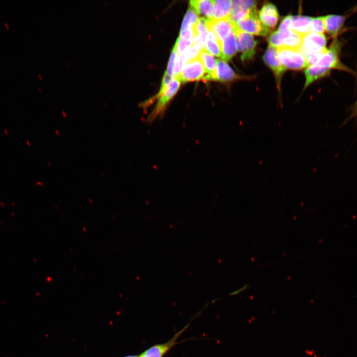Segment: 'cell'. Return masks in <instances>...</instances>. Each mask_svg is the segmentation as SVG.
Listing matches in <instances>:
<instances>
[{"label": "cell", "instance_id": "obj_18", "mask_svg": "<svg viewBox=\"0 0 357 357\" xmlns=\"http://www.w3.org/2000/svg\"><path fill=\"white\" fill-rule=\"evenodd\" d=\"M312 17L305 16H293L290 29L302 35L310 31Z\"/></svg>", "mask_w": 357, "mask_h": 357}, {"label": "cell", "instance_id": "obj_21", "mask_svg": "<svg viewBox=\"0 0 357 357\" xmlns=\"http://www.w3.org/2000/svg\"><path fill=\"white\" fill-rule=\"evenodd\" d=\"M205 51L213 56L221 57V52L218 42L214 33L209 30L205 40Z\"/></svg>", "mask_w": 357, "mask_h": 357}, {"label": "cell", "instance_id": "obj_17", "mask_svg": "<svg viewBox=\"0 0 357 357\" xmlns=\"http://www.w3.org/2000/svg\"><path fill=\"white\" fill-rule=\"evenodd\" d=\"M232 0H213V10L211 20H218L229 17Z\"/></svg>", "mask_w": 357, "mask_h": 357}, {"label": "cell", "instance_id": "obj_29", "mask_svg": "<svg viewBox=\"0 0 357 357\" xmlns=\"http://www.w3.org/2000/svg\"><path fill=\"white\" fill-rule=\"evenodd\" d=\"M249 287V284H246L244 286H243L242 288L230 293L229 295L231 296H236V295L239 294L240 293L246 290Z\"/></svg>", "mask_w": 357, "mask_h": 357}, {"label": "cell", "instance_id": "obj_12", "mask_svg": "<svg viewBox=\"0 0 357 357\" xmlns=\"http://www.w3.org/2000/svg\"><path fill=\"white\" fill-rule=\"evenodd\" d=\"M266 64L273 70L277 78L280 80L286 69L280 62L277 53V48L269 46L264 56Z\"/></svg>", "mask_w": 357, "mask_h": 357}, {"label": "cell", "instance_id": "obj_16", "mask_svg": "<svg viewBox=\"0 0 357 357\" xmlns=\"http://www.w3.org/2000/svg\"><path fill=\"white\" fill-rule=\"evenodd\" d=\"M239 77V76L236 74L225 61L217 60L216 80L222 82H228L238 79Z\"/></svg>", "mask_w": 357, "mask_h": 357}, {"label": "cell", "instance_id": "obj_19", "mask_svg": "<svg viewBox=\"0 0 357 357\" xmlns=\"http://www.w3.org/2000/svg\"><path fill=\"white\" fill-rule=\"evenodd\" d=\"M330 71L315 64L308 67L305 70V82L304 89L316 80L328 75Z\"/></svg>", "mask_w": 357, "mask_h": 357}, {"label": "cell", "instance_id": "obj_1", "mask_svg": "<svg viewBox=\"0 0 357 357\" xmlns=\"http://www.w3.org/2000/svg\"><path fill=\"white\" fill-rule=\"evenodd\" d=\"M180 84V81L177 77H173L165 85H161L158 94L140 104L141 107L146 108L155 99H157L155 107L146 119L148 122L152 123L158 118L162 116L167 105L179 89Z\"/></svg>", "mask_w": 357, "mask_h": 357}, {"label": "cell", "instance_id": "obj_24", "mask_svg": "<svg viewBox=\"0 0 357 357\" xmlns=\"http://www.w3.org/2000/svg\"><path fill=\"white\" fill-rule=\"evenodd\" d=\"M325 31L324 16L312 17L310 33L323 34Z\"/></svg>", "mask_w": 357, "mask_h": 357}, {"label": "cell", "instance_id": "obj_8", "mask_svg": "<svg viewBox=\"0 0 357 357\" xmlns=\"http://www.w3.org/2000/svg\"><path fill=\"white\" fill-rule=\"evenodd\" d=\"M209 31H212L218 43L234 30L233 24L229 17L218 20L207 18Z\"/></svg>", "mask_w": 357, "mask_h": 357}, {"label": "cell", "instance_id": "obj_9", "mask_svg": "<svg viewBox=\"0 0 357 357\" xmlns=\"http://www.w3.org/2000/svg\"><path fill=\"white\" fill-rule=\"evenodd\" d=\"M188 326V325L177 333L167 342L152 346L138 356V357H163L175 344H177L178 339Z\"/></svg>", "mask_w": 357, "mask_h": 357}, {"label": "cell", "instance_id": "obj_7", "mask_svg": "<svg viewBox=\"0 0 357 357\" xmlns=\"http://www.w3.org/2000/svg\"><path fill=\"white\" fill-rule=\"evenodd\" d=\"M256 1L247 0H232L229 18L233 26L238 21L249 15L256 9Z\"/></svg>", "mask_w": 357, "mask_h": 357}, {"label": "cell", "instance_id": "obj_5", "mask_svg": "<svg viewBox=\"0 0 357 357\" xmlns=\"http://www.w3.org/2000/svg\"><path fill=\"white\" fill-rule=\"evenodd\" d=\"M204 76V68L198 57L185 63L177 77L180 82L184 83L203 79Z\"/></svg>", "mask_w": 357, "mask_h": 357}, {"label": "cell", "instance_id": "obj_25", "mask_svg": "<svg viewBox=\"0 0 357 357\" xmlns=\"http://www.w3.org/2000/svg\"><path fill=\"white\" fill-rule=\"evenodd\" d=\"M200 52L193 46L188 48L180 55L182 57L184 63L191 61L199 57Z\"/></svg>", "mask_w": 357, "mask_h": 357}, {"label": "cell", "instance_id": "obj_3", "mask_svg": "<svg viewBox=\"0 0 357 357\" xmlns=\"http://www.w3.org/2000/svg\"><path fill=\"white\" fill-rule=\"evenodd\" d=\"M234 31L239 30L250 34L266 36L270 30L265 28L259 19L256 9L252 10L248 16L238 21L234 25Z\"/></svg>", "mask_w": 357, "mask_h": 357}, {"label": "cell", "instance_id": "obj_15", "mask_svg": "<svg viewBox=\"0 0 357 357\" xmlns=\"http://www.w3.org/2000/svg\"><path fill=\"white\" fill-rule=\"evenodd\" d=\"M199 57L204 68L205 74L203 79L216 80L217 60L205 50L200 52Z\"/></svg>", "mask_w": 357, "mask_h": 357}, {"label": "cell", "instance_id": "obj_10", "mask_svg": "<svg viewBox=\"0 0 357 357\" xmlns=\"http://www.w3.org/2000/svg\"><path fill=\"white\" fill-rule=\"evenodd\" d=\"M259 17L262 24L270 31L276 26L278 20L276 7L270 3L264 4L259 12Z\"/></svg>", "mask_w": 357, "mask_h": 357}, {"label": "cell", "instance_id": "obj_22", "mask_svg": "<svg viewBox=\"0 0 357 357\" xmlns=\"http://www.w3.org/2000/svg\"><path fill=\"white\" fill-rule=\"evenodd\" d=\"M193 35H197L203 41L205 42L206 37L209 31L207 18L200 17L192 27Z\"/></svg>", "mask_w": 357, "mask_h": 357}, {"label": "cell", "instance_id": "obj_23", "mask_svg": "<svg viewBox=\"0 0 357 357\" xmlns=\"http://www.w3.org/2000/svg\"><path fill=\"white\" fill-rule=\"evenodd\" d=\"M198 19V17L196 12L191 8H189L183 18L180 31L192 28Z\"/></svg>", "mask_w": 357, "mask_h": 357}, {"label": "cell", "instance_id": "obj_20", "mask_svg": "<svg viewBox=\"0 0 357 357\" xmlns=\"http://www.w3.org/2000/svg\"><path fill=\"white\" fill-rule=\"evenodd\" d=\"M191 8L197 13L211 19L213 15V2L210 0H191L189 1Z\"/></svg>", "mask_w": 357, "mask_h": 357}, {"label": "cell", "instance_id": "obj_31", "mask_svg": "<svg viewBox=\"0 0 357 357\" xmlns=\"http://www.w3.org/2000/svg\"><path fill=\"white\" fill-rule=\"evenodd\" d=\"M355 10H357V6L354 8Z\"/></svg>", "mask_w": 357, "mask_h": 357}, {"label": "cell", "instance_id": "obj_11", "mask_svg": "<svg viewBox=\"0 0 357 357\" xmlns=\"http://www.w3.org/2000/svg\"><path fill=\"white\" fill-rule=\"evenodd\" d=\"M325 32L334 39L341 32L346 21V16L338 14H329L324 16Z\"/></svg>", "mask_w": 357, "mask_h": 357}, {"label": "cell", "instance_id": "obj_6", "mask_svg": "<svg viewBox=\"0 0 357 357\" xmlns=\"http://www.w3.org/2000/svg\"><path fill=\"white\" fill-rule=\"evenodd\" d=\"M237 50L241 53V59L246 61L251 59L255 54L257 44L252 35L239 31H235Z\"/></svg>", "mask_w": 357, "mask_h": 357}, {"label": "cell", "instance_id": "obj_4", "mask_svg": "<svg viewBox=\"0 0 357 357\" xmlns=\"http://www.w3.org/2000/svg\"><path fill=\"white\" fill-rule=\"evenodd\" d=\"M327 38L324 34L309 33L303 35L299 51L305 56L326 49Z\"/></svg>", "mask_w": 357, "mask_h": 357}, {"label": "cell", "instance_id": "obj_26", "mask_svg": "<svg viewBox=\"0 0 357 357\" xmlns=\"http://www.w3.org/2000/svg\"><path fill=\"white\" fill-rule=\"evenodd\" d=\"M178 52H177V45L175 44L174 45L172 53L171 54V56L168 62V66L167 70L166 71L165 73H166L169 76L172 77L173 75V71H174V68L175 66V61L176 60V58L177 57L178 55Z\"/></svg>", "mask_w": 357, "mask_h": 357}, {"label": "cell", "instance_id": "obj_30", "mask_svg": "<svg viewBox=\"0 0 357 357\" xmlns=\"http://www.w3.org/2000/svg\"><path fill=\"white\" fill-rule=\"evenodd\" d=\"M5 26H6L7 29H9V25H8V24L7 23H5Z\"/></svg>", "mask_w": 357, "mask_h": 357}, {"label": "cell", "instance_id": "obj_14", "mask_svg": "<svg viewBox=\"0 0 357 357\" xmlns=\"http://www.w3.org/2000/svg\"><path fill=\"white\" fill-rule=\"evenodd\" d=\"M219 45L221 52V58L224 61L230 60L237 50L235 31L219 42Z\"/></svg>", "mask_w": 357, "mask_h": 357}, {"label": "cell", "instance_id": "obj_28", "mask_svg": "<svg viewBox=\"0 0 357 357\" xmlns=\"http://www.w3.org/2000/svg\"><path fill=\"white\" fill-rule=\"evenodd\" d=\"M350 112L351 114L349 119H351L353 118L357 120V98L354 104L351 107Z\"/></svg>", "mask_w": 357, "mask_h": 357}, {"label": "cell", "instance_id": "obj_2", "mask_svg": "<svg viewBox=\"0 0 357 357\" xmlns=\"http://www.w3.org/2000/svg\"><path fill=\"white\" fill-rule=\"evenodd\" d=\"M277 53L280 62L286 69L299 70L307 67L306 58L299 49L281 47L277 48Z\"/></svg>", "mask_w": 357, "mask_h": 357}, {"label": "cell", "instance_id": "obj_13", "mask_svg": "<svg viewBox=\"0 0 357 357\" xmlns=\"http://www.w3.org/2000/svg\"><path fill=\"white\" fill-rule=\"evenodd\" d=\"M277 32L281 47H288L296 49H299L300 48L303 35L291 29L283 31L277 30Z\"/></svg>", "mask_w": 357, "mask_h": 357}, {"label": "cell", "instance_id": "obj_27", "mask_svg": "<svg viewBox=\"0 0 357 357\" xmlns=\"http://www.w3.org/2000/svg\"><path fill=\"white\" fill-rule=\"evenodd\" d=\"M293 16L289 15L285 17L281 22L278 30L283 31L290 29Z\"/></svg>", "mask_w": 357, "mask_h": 357}]
</instances>
